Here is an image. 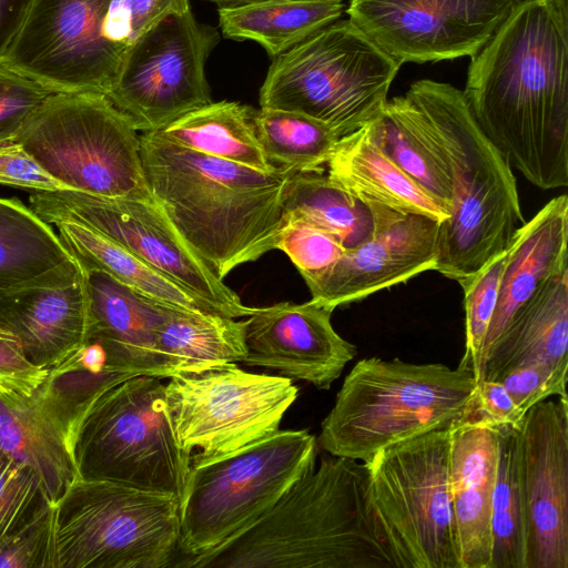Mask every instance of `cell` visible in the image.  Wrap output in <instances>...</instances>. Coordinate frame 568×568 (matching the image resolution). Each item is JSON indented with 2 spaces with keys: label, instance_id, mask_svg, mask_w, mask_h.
Instances as JSON below:
<instances>
[{
  "label": "cell",
  "instance_id": "1",
  "mask_svg": "<svg viewBox=\"0 0 568 568\" xmlns=\"http://www.w3.org/2000/svg\"><path fill=\"white\" fill-rule=\"evenodd\" d=\"M469 110L511 166L541 190L568 185V0H521L471 57Z\"/></svg>",
  "mask_w": 568,
  "mask_h": 568
},
{
  "label": "cell",
  "instance_id": "2",
  "mask_svg": "<svg viewBox=\"0 0 568 568\" xmlns=\"http://www.w3.org/2000/svg\"><path fill=\"white\" fill-rule=\"evenodd\" d=\"M364 462L326 456L255 524L184 568H397Z\"/></svg>",
  "mask_w": 568,
  "mask_h": 568
},
{
  "label": "cell",
  "instance_id": "3",
  "mask_svg": "<svg viewBox=\"0 0 568 568\" xmlns=\"http://www.w3.org/2000/svg\"><path fill=\"white\" fill-rule=\"evenodd\" d=\"M140 154L154 201L219 278L276 248L294 172L214 158L156 131L140 135Z\"/></svg>",
  "mask_w": 568,
  "mask_h": 568
},
{
  "label": "cell",
  "instance_id": "4",
  "mask_svg": "<svg viewBox=\"0 0 568 568\" xmlns=\"http://www.w3.org/2000/svg\"><path fill=\"white\" fill-rule=\"evenodd\" d=\"M428 119L446 160L449 217L439 223L435 271L466 283L509 244L525 222L511 165L475 121L463 91L418 80L406 92Z\"/></svg>",
  "mask_w": 568,
  "mask_h": 568
},
{
  "label": "cell",
  "instance_id": "5",
  "mask_svg": "<svg viewBox=\"0 0 568 568\" xmlns=\"http://www.w3.org/2000/svg\"><path fill=\"white\" fill-rule=\"evenodd\" d=\"M477 382L465 367L398 358L358 361L321 425L317 445L369 463L382 449L459 420Z\"/></svg>",
  "mask_w": 568,
  "mask_h": 568
},
{
  "label": "cell",
  "instance_id": "6",
  "mask_svg": "<svg viewBox=\"0 0 568 568\" xmlns=\"http://www.w3.org/2000/svg\"><path fill=\"white\" fill-rule=\"evenodd\" d=\"M400 63L349 19L273 58L261 108L304 114L342 138L382 113Z\"/></svg>",
  "mask_w": 568,
  "mask_h": 568
},
{
  "label": "cell",
  "instance_id": "7",
  "mask_svg": "<svg viewBox=\"0 0 568 568\" xmlns=\"http://www.w3.org/2000/svg\"><path fill=\"white\" fill-rule=\"evenodd\" d=\"M138 132L105 94L54 92L12 139L69 190L154 201Z\"/></svg>",
  "mask_w": 568,
  "mask_h": 568
},
{
  "label": "cell",
  "instance_id": "8",
  "mask_svg": "<svg viewBox=\"0 0 568 568\" xmlns=\"http://www.w3.org/2000/svg\"><path fill=\"white\" fill-rule=\"evenodd\" d=\"M316 437L277 430L231 454L191 465L180 499L178 550L206 554L262 518L315 467Z\"/></svg>",
  "mask_w": 568,
  "mask_h": 568
},
{
  "label": "cell",
  "instance_id": "9",
  "mask_svg": "<svg viewBox=\"0 0 568 568\" xmlns=\"http://www.w3.org/2000/svg\"><path fill=\"white\" fill-rule=\"evenodd\" d=\"M162 379L129 378L90 406L73 436L79 477L181 499L191 457L176 442Z\"/></svg>",
  "mask_w": 568,
  "mask_h": 568
},
{
  "label": "cell",
  "instance_id": "10",
  "mask_svg": "<svg viewBox=\"0 0 568 568\" xmlns=\"http://www.w3.org/2000/svg\"><path fill=\"white\" fill-rule=\"evenodd\" d=\"M54 507L55 568H164L178 550L175 497L78 476Z\"/></svg>",
  "mask_w": 568,
  "mask_h": 568
},
{
  "label": "cell",
  "instance_id": "11",
  "mask_svg": "<svg viewBox=\"0 0 568 568\" xmlns=\"http://www.w3.org/2000/svg\"><path fill=\"white\" fill-rule=\"evenodd\" d=\"M449 428L388 446L366 463L373 506L397 568H462Z\"/></svg>",
  "mask_w": 568,
  "mask_h": 568
},
{
  "label": "cell",
  "instance_id": "12",
  "mask_svg": "<svg viewBox=\"0 0 568 568\" xmlns=\"http://www.w3.org/2000/svg\"><path fill=\"white\" fill-rule=\"evenodd\" d=\"M297 394L291 378L248 373L236 363L178 374L165 384L173 432L191 465L273 435Z\"/></svg>",
  "mask_w": 568,
  "mask_h": 568
},
{
  "label": "cell",
  "instance_id": "13",
  "mask_svg": "<svg viewBox=\"0 0 568 568\" xmlns=\"http://www.w3.org/2000/svg\"><path fill=\"white\" fill-rule=\"evenodd\" d=\"M31 210L45 223L79 221L215 307L223 316L247 317L244 305L192 248L155 201L111 199L79 191L33 192Z\"/></svg>",
  "mask_w": 568,
  "mask_h": 568
},
{
  "label": "cell",
  "instance_id": "14",
  "mask_svg": "<svg viewBox=\"0 0 568 568\" xmlns=\"http://www.w3.org/2000/svg\"><path fill=\"white\" fill-rule=\"evenodd\" d=\"M219 40L191 10L164 19L128 48L106 97L138 131L161 130L212 102L205 62Z\"/></svg>",
  "mask_w": 568,
  "mask_h": 568
},
{
  "label": "cell",
  "instance_id": "15",
  "mask_svg": "<svg viewBox=\"0 0 568 568\" xmlns=\"http://www.w3.org/2000/svg\"><path fill=\"white\" fill-rule=\"evenodd\" d=\"M110 0H31L1 60L52 92L108 94L125 50L104 34Z\"/></svg>",
  "mask_w": 568,
  "mask_h": 568
},
{
  "label": "cell",
  "instance_id": "16",
  "mask_svg": "<svg viewBox=\"0 0 568 568\" xmlns=\"http://www.w3.org/2000/svg\"><path fill=\"white\" fill-rule=\"evenodd\" d=\"M521 0H349L348 19L400 64L473 57Z\"/></svg>",
  "mask_w": 568,
  "mask_h": 568
},
{
  "label": "cell",
  "instance_id": "17",
  "mask_svg": "<svg viewBox=\"0 0 568 568\" xmlns=\"http://www.w3.org/2000/svg\"><path fill=\"white\" fill-rule=\"evenodd\" d=\"M525 568H568V398L545 399L519 429Z\"/></svg>",
  "mask_w": 568,
  "mask_h": 568
},
{
  "label": "cell",
  "instance_id": "18",
  "mask_svg": "<svg viewBox=\"0 0 568 568\" xmlns=\"http://www.w3.org/2000/svg\"><path fill=\"white\" fill-rule=\"evenodd\" d=\"M366 205L373 219L369 237L345 250L324 272L303 277L311 300L333 311L435 271L437 264L438 221L377 203Z\"/></svg>",
  "mask_w": 568,
  "mask_h": 568
},
{
  "label": "cell",
  "instance_id": "19",
  "mask_svg": "<svg viewBox=\"0 0 568 568\" xmlns=\"http://www.w3.org/2000/svg\"><path fill=\"white\" fill-rule=\"evenodd\" d=\"M332 313L312 300L255 307L244 320L247 353L242 363L329 389L357 353L334 329Z\"/></svg>",
  "mask_w": 568,
  "mask_h": 568
},
{
  "label": "cell",
  "instance_id": "20",
  "mask_svg": "<svg viewBox=\"0 0 568 568\" xmlns=\"http://www.w3.org/2000/svg\"><path fill=\"white\" fill-rule=\"evenodd\" d=\"M0 325L17 336L31 364L45 372L54 368L90 331L83 271L64 284L0 288Z\"/></svg>",
  "mask_w": 568,
  "mask_h": 568
},
{
  "label": "cell",
  "instance_id": "21",
  "mask_svg": "<svg viewBox=\"0 0 568 568\" xmlns=\"http://www.w3.org/2000/svg\"><path fill=\"white\" fill-rule=\"evenodd\" d=\"M498 428L460 418L449 428V481L462 568H490Z\"/></svg>",
  "mask_w": 568,
  "mask_h": 568
},
{
  "label": "cell",
  "instance_id": "22",
  "mask_svg": "<svg viewBox=\"0 0 568 568\" xmlns=\"http://www.w3.org/2000/svg\"><path fill=\"white\" fill-rule=\"evenodd\" d=\"M0 452L30 468L53 504L78 477L70 423L44 381L28 395H0Z\"/></svg>",
  "mask_w": 568,
  "mask_h": 568
},
{
  "label": "cell",
  "instance_id": "23",
  "mask_svg": "<svg viewBox=\"0 0 568 568\" xmlns=\"http://www.w3.org/2000/svg\"><path fill=\"white\" fill-rule=\"evenodd\" d=\"M567 246L568 196L561 194L524 222L507 245L498 300L480 356V381L490 349L516 312L547 281L568 270Z\"/></svg>",
  "mask_w": 568,
  "mask_h": 568
},
{
  "label": "cell",
  "instance_id": "24",
  "mask_svg": "<svg viewBox=\"0 0 568 568\" xmlns=\"http://www.w3.org/2000/svg\"><path fill=\"white\" fill-rule=\"evenodd\" d=\"M81 267L89 297V334L98 337L112 358L134 375L173 376L156 351L159 328L173 308L144 297L101 271Z\"/></svg>",
  "mask_w": 568,
  "mask_h": 568
},
{
  "label": "cell",
  "instance_id": "25",
  "mask_svg": "<svg viewBox=\"0 0 568 568\" xmlns=\"http://www.w3.org/2000/svg\"><path fill=\"white\" fill-rule=\"evenodd\" d=\"M327 176L365 204L428 216L449 217L383 150L372 122L339 138L326 163Z\"/></svg>",
  "mask_w": 568,
  "mask_h": 568
},
{
  "label": "cell",
  "instance_id": "26",
  "mask_svg": "<svg viewBox=\"0 0 568 568\" xmlns=\"http://www.w3.org/2000/svg\"><path fill=\"white\" fill-rule=\"evenodd\" d=\"M568 366V270L547 281L513 316L490 349L481 381L515 366Z\"/></svg>",
  "mask_w": 568,
  "mask_h": 568
},
{
  "label": "cell",
  "instance_id": "27",
  "mask_svg": "<svg viewBox=\"0 0 568 568\" xmlns=\"http://www.w3.org/2000/svg\"><path fill=\"white\" fill-rule=\"evenodd\" d=\"M81 274L50 224L20 200L0 197V288L64 284Z\"/></svg>",
  "mask_w": 568,
  "mask_h": 568
},
{
  "label": "cell",
  "instance_id": "28",
  "mask_svg": "<svg viewBox=\"0 0 568 568\" xmlns=\"http://www.w3.org/2000/svg\"><path fill=\"white\" fill-rule=\"evenodd\" d=\"M51 225H54L61 243L79 264L101 271L144 297L170 308L222 315L211 304L90 225L71 219H59Z\"/></svg>",
  "mask_w": 568,
  "mask_h": 568
},
{
  "label": "cell",
  "instance_id": "29",
  "mask_svg": "<svg viewBox=\"0 0 568 568\" xmlns=\"http://www.w3.org/2000/svg\"><path fill=\"white\" fill-rule=\"evenodd\" d=\"M372 126L385 153L449 214L448 166L433 128L417 103L407 93L387 100Z\"/></svg>",
  "mask_w": 568,
  "mask_h": 568
},
{
  "label": "cell",
  "instance_id": "30",
  "mask_svg": "<svg viewBox=\"0 0 568 568\" xmlns=\"http://www.w3.org/2000/svg\"><path fill=\"white\" fill-rule=\"evenodd\" d=\"M342 0H257L221 6L219 24L224 37L252 40L273 58L339 20Z\"/></svg>",
  "mask_w": 568,
  "mask_h": 568
},
{
  "label": "cell",
  "instance_id": "31",
  "mask_svg": "<svg viewBox=\"0 0 568 568\" xmlns=\"http://www.w3.org/2000/svg\"><path fill=\"white\" fill-rule=\"evenodd\" d=\"M255 110L239 102H211L158 130L181 146L261 171L276 166L267 160L254 125Z\"/></svg>",
  "mask_w": 568,
  "mask_h": 568
},
{
  "label": "cell",
  "instance_id": "32",
  "mask_svg": "<svg viewBox=\"0 0 568 568\" xmlns=\"http://www.w3.org/2000/svg\"><path fill=\"white\" fill-rule=\"evenodd\" d=\"M171 310L158 332L156 351L174 375L243 362L244 321Z\"/></svg>",
  "mask_w": 568,
  "mask_h": 568
},
{
  "label": "cell",
  "instance_id": "33",
  "mask_svg": "<svg viewBox=\"0 0 568 568\" xmlns=\"http://www.w3.org/2000/svg\"><path fill=\"white\" fill-rule=\"evenodd\" d=\"M283 215L302 219L324 230L345 250L366 241L373 229L368 205L322 172L292 174L283 196Z\"/></svg>",
  "mask_w": 568,
  "mask_h": 568
},
{
  "label": "cell",
  "instance_id": "34",
  "mask_svg": "<svg viewBox=\"0 0 568 568\" xmlns=\"http://www.w3.org/2000/svg\"><path fill=\"white\" fill-rule=\"evenodd\" d=\"M254 125L270 163L294 173L323 172L339 139L323 123L284 110H255Z\"/></svg>",
  "mask_w": 568,
  "mask_h": 568
},
{
  "label": "cell",
  "instance_id": "35",
  "mask_svg": "<svg viewBox=\"0 0 568 568\" xmlns=\"http://www.w3.org/2000/svg\"><path fill=\"white\" fill-rule=\"evenodd\" d=\"M490 568H525V514L519 477V429L498 428L491 499Z\"/></svg>",
  "mask_w": 568,
  "mask_h": 568
},
{
  "label": "cell",
  "instance_id": "36",
  "mask_svg": "<svg viewBox=\"0 0 568 568\" xmlns=\"http://www.w3.org/2000/svg\"><path fill=\"white\" fill-rule=\"evenodd\" d=\"M507 247L493 257L462 286L465 306V352L458 366L470 369L480 381V356L501 284Z\"/></svg>",
  "mask_w": 568,
  "mask_h": 568
},
{
  "label": "cell",
  "instance_id": "37",
  "mask_svg": "<svg viewBox=\"0 0 568 568\" xmlns=\"http://www.w3.org/2000/svg\"><path fill=\"white\" fill-rule=\"evenodd\" d=\"M52 503L39 477L0 452V539L29 523Z\"/></svg>",
  "mask_w": 568,
  "mask_h": 568
},
{
  "label": "cell",
  "instance_id": "38",
  "mask_svg": "<svg viewBox=\"0 0 568 568\" xmlns=\"http://www.w3.org/2000/svg\"><path fill=\"white\" fill-rule=\"evenodd\" d=\"M276 248L284 252L302 277L320 274L331 267L345 252L332 234L293 216H284Z\"/></svg>",
  "mask_w": 568,
  "mask_h": 568
},
{
  "label": "cell",
  "instance_id": "39",
  "mask_svg": "<svg viewBox=\"0 0 568 568\" xmlns=\"http://www.w3.org/2000/svg\"><path fill=\"white\" fill-rule=\"evenodd\" d=\"M55 507L48 503L29 523L0 539V568H55Z\"/></svg>",
  "mask_w": 568,
  "mask_h": 568
},
{
  "label": "cell",
  "instance_id": "40",
  "mask_svg": "<svg viewBox=\"0 0 568 568\" xmlns=\"http://www.w3.org/2000/svg\"><path fill=\"white\" fill-rule=\"evenodd\" d=\"M190 10L189 0H110L104 34L110 42L126 51L164 19Z\"/></svg>",
  "mask_w": 568,
  "mask_h": 568
},
{
  "label": "cell",
  "instance_id": "41",
  "mask_svg": "<svg viewBox=\"0 0 568 568\" xmlns=\"http://www.w3.org/2000/svg\"><path fill=\"white\" fill-rule=\"evenodd\" d=\"M496 381L504 385L524 415L532 406L551 396L568 398V366L530 363L509 368Z\"/></svg>",
  "mask_w": 568,
  "mask_h": 568
},
{
  "label": "cell",
  "instance_id": "42",
  "mask_svg": "<svg viewBox=\"0 0 568 568\" xmlns=\"http://www.w3.org/2000/svg\"><path fill=\"white\" fill-rule=\"evenodd\" d=\"M52 92L0 61V141L11 139Z\"/></svg>",
  "mask_w": 568,
  "mask_h": 568
},
{
  "label": "cell",
  "instance_id": "43",
  "mask_svg": "<svg viewBox=\"0 0 568 568\" xmlns=\"http://www.w3.org/2000/svg\"><path fill=\"white\" fill-rule=\"evenodd\" d=\"M0 184L33 192L67 191L12 138L0 141Z\"/></svg>",
  "mask_w": 568,
  "mask_h": 568
},
{
  "label": "cell",
  "instance_id": "44",
  "mask_svg": "<svg viewBox=\"0 0 568 568\" xmlns=\"http://www.w3.org/2000/svg\"><path fill=\"white\" fill-rule=\"evenodd\" d=\"M47 374L29 362L17 336L0 325V395L31 394Z\"/></svg>",
  "mask_w": 568,
  "mask_h": 568
},
{
  "label": "cell",
  "instance_id": "45",
  "mask_svg": "<svg viewBox=\"0 0 568 568\" xmlns=\"http://www.w3.org/2000/svg\"><path fill=\"white\" fill-rule=\"evenodd\" d=\"M524 416L500 382L483 379L477 382L462 418L483 422L496 428L520 429Z\"/></svg>",
  "mask_w": 568,
  "mask_h": 568
},
{
  "label": "cell",
  "instance_id": "46",
  "mask_svg": "<svg viewBox=\"0 0 568 568\" xmlns=\"http://www.w3.org/2000/svg\"><path fill=\"white\" fill-rule=\"evenodd\" d=\"M31 0H0V61L14 41Z\"/></svg>",
  "mask_w": 568,
  "mask_h": 568
},
{
  "label": "cell",
  "instance_id": "47",
  "mask_svg": "<svg viewBox=\"0 0 568 568\" xmlns=\"http://www.w3.org/2000/svg\"><path fill=\"white\" fill-rule=\"evenodd\" d=\"M209 2H214L221 6H230V4H239L244 2L257 1V0H204Z\"/></svg>",
  "mask_w": 568,
  "mask_h": 568
}]
</instances>
